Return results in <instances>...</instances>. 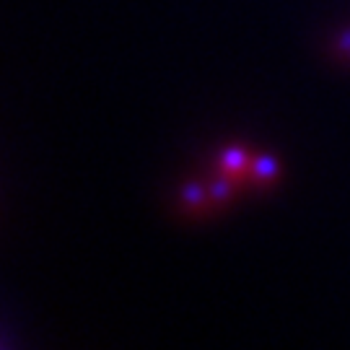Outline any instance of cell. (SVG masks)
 Here are the masks:
<instances>
[{
	"instance_id": "cell-1",
	"label": "cell",
	"mask_w": 350,
	"mask_h": 350,
	"mask_svg": "<svg viewBox=\"0 0 350 350\" xmlns=\"http://www.w3.org/2000/svg\"><path fill=\"white\" fill-rule=\"evenodd\" d=\"M182 202L187 205V208H202V205H208V187L200 185V182H189L185 185L182 189Z\"/></svg>"
},
{
	"instance_id": "cell-2",
	"label": "cell",
	"mask_w": 350,
	"mask_h": 350,
	"mask_svg": "<svg viewBox=\"0 0 350 350\" xmlns=\"http://www.w3.org/2000/svg\"><path fill=\"white\" fill-rule=\"evenodd\" d=\"M335 47H338V52L342 55V57H350V29L340 34L338 42H335Z\"/></svg>"
}]
</instances>
